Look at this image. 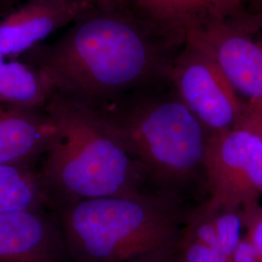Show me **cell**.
I'll list each match as a JSON object with an SVG mask.
<instances>
[{"mask_svg":"<svg viewBox=\"0 0 262 262\" xmlns=\"http://www.w3.org/2000/svg\"><path fill=\"white\" fill-rule=\"evenodd\" d=\"M150 21L129 3L84 7L52 43L29 51L26 62L52 94L98 108L166 78L165 59Z\"/></svg>","mask_w":262,"mask_h":262,"instance_id":"1","label":"cell"},{"mask_svg":"<svg viewBox=\"0 0 262 262\" xmlns=\"http://www.w3.org/2000/svg\"><path fill=\"white\" fill-rule=\"evenodd\" d=\"M55 130L39 171L55 208L143 192L137 160L97 109L51 94L44 108Z\"/></svg>","mask_w":262,"mask_h":262,"instance_id":"2","label":"cell"},{"mask_svg":"<svg viewBox=\"0 0 262 262\" xmlns=\"http://www.w3.org/2000/svg\"><path fill=\"white\" fill-rule=\"evenodd\" d=\"M68 254L77 262H148L178 245L181 215L169 195L141 192L56 208Z\"/></svg>","mask_w":262,"mask_h":262,"instance_id":"3","label":"cell"},{"mask_svg":"<svg viewBox=\"0 0 262 262\" xmlns=\"http://www.w3.org/2000/svg\"><path fill=\"white\" fill-rule=\"evenodd\" d=\"M95 109L137 160L146 180L169 191L204 169L211 134L175 92L152 95L142 89Z\"/></svg>","mask_w":262,"mask_h":262,"instance_id":"4","label":"cell"},{"mask_svg":"<svg viewBox=\"0 0 262 262\" xmlns=\"http://www.w3.org/2000/svg\"><path fill=\"white\" fill-rule=\"evenodd\" d=\"M204 170L210 208L242 209L262 196V141L244 114L234 127L210 135Z\"/></svg>","mask_w":262,"mask_h":262,"instance_id":"5","label":"cell"},{"mask_svg":"<svg viewBox=\"0 0 262 262\" xmlns=\"http://www.w3.org/2000/svg\"><path fill=\"white\" fill-rule=\"evenodd\" d=\"M174 92L207 130L220 133L240 122L245 103L211 56L191 42L169 67Z\"/></svg>","mask_w":262,"mask_h":262,"instance_id":"6","label":"cell"},{"mask_svg":"<svg viewBox=\"0 0 262 262\" xmlns=\"http://www.w3.org/2000/svg\"><path fill=\"white\" fill-rule=\"evenodd\" d=\"M183 35L212 57L246 104H262V38L223 19L187 28Z\"/></svg>","mask_w":262,"mask_h":262,"instance_id":"7","label":"cell"},{"mask_svg":"<svg viewBox=\"0 0 262 262\" xmlns=\"http://www.w3.org/2000/svg\"><path fill=\"white\" fill-rule=\"evenodd\" d=\"M67 254L58 221L46 209L0 213V262H66Z\"/></svg>","mask_w":262,"mask_h":262,"instance_id":"8","label":"cell"},{"mask_svg":"<svg viewBox=\"0 0 262 262\" xmlns=\"http://www.w3.org/2000/svg\"><path fill=\"white\" fill-rule=\"evenodd\" d=\"M84 7L81 0H25L0 19V55L15 58L28 54L70 26Z\"/></svg>","mask_w":262,"mask_h":262,"instance_id":"9","label":"cell"},{"mask_svg":"<svg viewBox=\"0 0 262 262\" xmlns=\"http://www.w3.org/2000/svg\"><path fill=\"white\" fill-rule=\"evenodd\" d=\"M54 130L44 109L0 102V164L34 167Z\"/></svg>","mask_w":262,"mask_h":262,"instance_id":"10","label":"cell"},{"mask_svg":"<svg viewBox=\"0 0 262 262\" xmlns=\"http://www.w3.org/2000/svg\"><path fill=\"white\" fill-rule=\"evenodd\" d=\"M242 0H128L141 17L158 28L182 31L208 19H223Z\"/></svg>","mask_w":262,"mask_h":262,"instance_id":"11","label":"cell"},{"mask_svg":"<svg viewBox=\"0 0 262 262\" xmlns=\"http://www.w3.org/2000/svg\"><path fill=\"white\" fill-rule=\"evenodd\" d=\"M51 94L34 66L0 55V102L44 109Z\"/></svg>","mask_w":262,"mask_h":262,"instance_id":"12","label":"cell"},{"mask_svg":"<svg viewBox=\"0 0 262 262\" xmlns=\"http://www.w3.org/2000/svg\"><path fill=\"white\" fill-rule=\"evenodd\" d=\"M54 206L34 167L0 164V213Z\"/></svg>","mask_w":262,"mask_h":262,"instance_id":"13","label":"cell"},{"mask_svg":"<svg viewBox=\"0 0 262 262\" xmlns=\"http://www.w3.org/2000/svg\"><path fill=\"white\" fill-rule=\"evenodd\" d=\"M211 215L221 252L230 259L242 239L244 227L241 209L204 207Z\"/></svg>","mask_w":262,"mask_h":262,"instance_id":"14","label":"cell"},{"mask_svg":"<svg viewBox=\"0 0 262 262\" xmlns=\"http://www.w3.org/2000/svg\"><path fill=\"white\" fill-rule=\"evenodd\" d=\"M178 262H230L219 250L209 248L183 236L178 242Z\"/></svg>","mask_w":262,"mask_h":262,"instance_id":"15","label":"cell"},{"mask_svg":"<svg viewBox=\"0 0 262 262\" xmlns=\"http://www.w3.org/2000/svg\"><path fill=\"white\" fill-rule=\"evenodd\" d=\"M246 236L253 246L257 262H262V206L258 201L252 202L242 209Z\"/></svg>","mask_w":262,"mask_h":262,"instance_id":"16","label":"cell"},{"mask_svg":"<svg viewBox=\"0 0 262 262\" xmlns=\"http://www.w3.org/2000/svg\"><path fill=\"white\" fill-rule=\"evenodd\" d=\"M230 262H257L253 246L247 236H243L230 257Z\"/></svg>","mask_w":262,"mask_h":262,"instance_id":"17","label":"cell"},{"mask_svg":"<svg viewBox=\"0 0 262 262\" xmlns=\"http://www.w3.org/2000/svg\"><path fill=\"white\" fill-rule=\"evenodd\" d=\"M244 115L251 122L262 141V104L245 103Z\"/></svg>","mask_w":262,"mask_h":262,"instance_id":"18","label":"cell"},{"mask_svg":"<svg viewBox=\"0 0 262 262\" xmlns=\"http://www.w3.org/2000/svg\"><path fill=\"white\" fill-rule=\"evenodd\" d=\"M85 7L89 6H118L128 3V0H81Z\"/></svg>","mask_w":262,"mask_h":262,"instance_id":"19","label":"cell"},{"mask_svg":"<svg viewBox=\"0 0 262 262\" xmlns=\"http://www.w3.org/2000/svg\"><path fill=\"white\" fill-rule=\"evenodd\" d=\"M148 262H178L177 261V258L173 257L172 253L167 254V255H164V256H161L159 258H156V259H152L150 261Z\"/></svg>","mask_w":262,"mask_h":262,"instance_id":"20","label":"cell"},{"mask_svg":"<svg viewBox=\"0 0 262 262\" xmlns=\"http://www.w3.org/2000/svg\"><path fill=\"white\" fill-rule=\"evenodd\" d=\"M20 0H0V9H2L3 7H8L10 5H13L14 3H17Z\"/></svg>","mask_w":262,"mask_h":262,"instance_id":"21","label":"cell"},{"mask_svg":"<svg viewBox=\"0 0 262 262\" xmlns=\"http://www.w3.org/2000/svg\"><path fill=\"white\" fill-rule=\"evenodd\" d=\"M259 1V5H260V7H261L262 9V0H258Z\"/></svg>","mask_w":262,"mask_h":262,"instance_id":"22","label":"cell"}]
</instances>
